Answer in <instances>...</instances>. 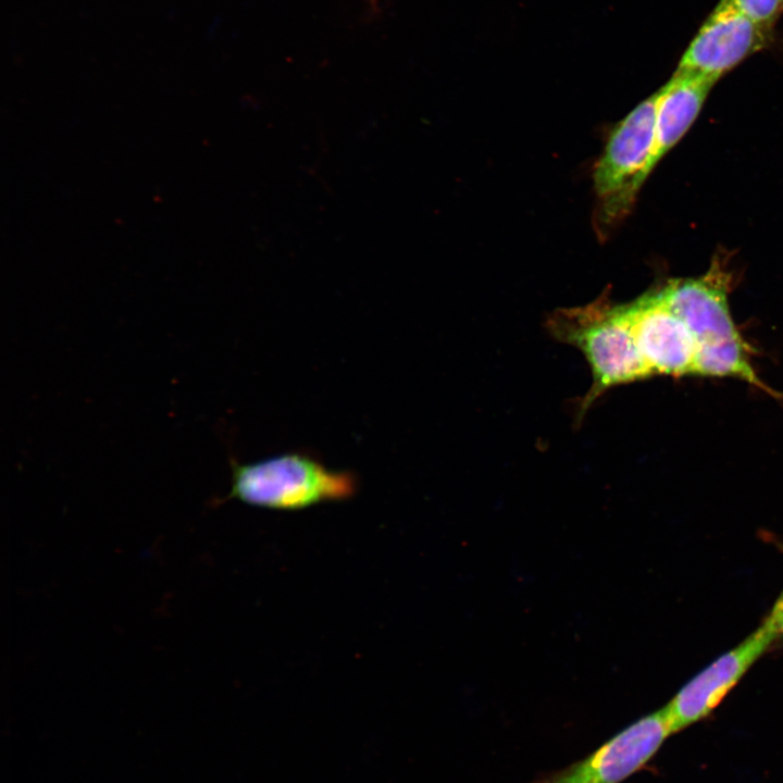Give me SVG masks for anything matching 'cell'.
I'll return each mask as SVG.
<instances>
[{
	"label": "cell",
	"mask_w": 783,
	"mask_h": 783,
	"mask_svg": "<svg viewBox=\"0 0 783 783\" xmlns=\"http://www.w3.org/2000/svg\"><path fill=\"white\" fill-rule=\"evenodd\" d=\"M729 278L712 266L671 279L624 303L636 348L650 376L735 377L763 390L732 319Z\"/></svg>",
	"instance_id": "cell-1"
},
{
	"label": "cell",
	"mask_w": 783,
	"mask_h": 783,
	"mask_svg": "<svg viewBox=\"0 0 783 783\" xmlns=\"http://www.w3.org/2000/svg\"><path fill=\"white\" fill-rule=\"evenodd\" d=\"M545 324L552 337L579 348L589 363L593 384L580 400L576 419L608 389L650 376L623 304L607 295L583 307L558 309Z\"/></svg>",
	"instance_id": "cell-2"
},
{
	"label": "cell",
	"mask_w": 783,
	"mask_h": 783,
	"mask_svg": "<svg viewBox=\"0 0 783 783\" xmlns=\"http://www.w3.org/2000/svg\"><path fill=\"white\" fill-rule=\"evenodd\" d=\"M229 493L224 500L275 510H300L341 501L357 492L349 471L332 470L303 452H287L252 463L232 461Z\"/></svg>",
	"instance_id": "cell-3"
},
{
	"label": "cell",
	"mask_w": 783,
	"mask_h": 783,
	"mask_svg": "<svg viewBox=\"0 0 783 783\" xmlns=\"http://www.w3.org/2000/svg\"><path fill=\"white\" fill-rule=\"evenodd\" d=\"M657 99L655 92L617 125L595 164V225L601 235L627 215L654 170Z\"/></svg>",
	"instance_id": "cell-4"
},
{
	"label": "cell",
	"mask_w": 783,
	"mask_h": 783,
	"mask_svg": "<svg viewBox=\"0 0 783 783\" xmlns=\"http://www.w3.org/2000/svg\"><path fill=\"white\" fill-rule=\"evenodd\" d=\"M773 28L745 13L734 0H720L684 51L676 70L718 80L772 41Z\"/></svg>",
	"instance_id": "cell-5"
},
{
	"label": "cell",
	"mask_w": 783,
	"mask_h": 783,
	"mask_svg": "<svg viewBox=\"0 0 783 783\" xmlns=\"http://www.w3.org/2000/svg\"><path fill=\"white\" fill-rule=\"evenodd\" d=\"M776 639L761 623L689 680L663 707L672 733L707 717Z\"/></svg>",
	"instance_id": "cell-6"
},
{
	"label": "cell",
	"mask_w": 783,
	"mask_h": 783,
	"mask_svg": "<svg viewBox=\"0 0 783 783\" xmlns=\"http://www.w3.org/2000/svg\"><path fill=\"white\" fill-rule=\"evenodd\" d=\"M672 730L664 708L632 723L586 758L542 783H620L642 768Z\"/></svg>",
	"instance_id": "cell-7"
},
{
	"label": "cell",
	"mask_w": 783,
	"mask_h": 783,
	"mask_svg": "<svg viewBox=\"0 0 783 783\" xmlns=\"http://www.w3.org/2000/svg\"><path fill=\"white\" fill-rule=\"evenodd\" d=\"M716 83L713 78L676 70L657 91L654 167L691 127Z\"/></svg>",
	"instance_id": "cell-8"
},
{
	"label": "cell",
	"mask_w": 783,
	"mask_h": 783,
	"mask_svg": "<svg viewBox=\"0 0 783 783\" xmlns=\"http://www.w3.org/2000/svg\"><path fill=\"white\" fill-rule=\"evenodd\" d=\"M750 17L768 27L774 26L783 13V0H734Z\"/></svg>",
	"instance_id": "cell-9"
},
{
	"label": "cell",
	"mask_w": 783,
	"mask_h": 783,
	"mask_svg": "<svg viewBox=\"0 0 783 783\" xmlns=\"http://www.w3.org/2000/svg\"><path fill=\"white\" fill-rule=\"evenodd\" d=\"M779 546L783 550V544L781 543ZM761 623L765 624L778 639L783 636V588Z\"/></svg>",
	"instance_id": "cell-10"
}]
</instances>
